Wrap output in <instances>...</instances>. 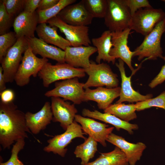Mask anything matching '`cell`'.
Masks as SVG:
<instances>
[{"instance_id": "5b68a950", "label": "cell", "mask_w": 165, "mask_h": 165, "mask_svg": "<svg viewBox=\"0 0 165 165\" xmlns=\"http://www.w3.org/2000/svg\"><path fill=\"white\" fill-rule=\"evenodd\" d=\"M88 78L84 83V88L91 87L114 88L118 86L119 81L117 75L112 71L110 67L104 63L96 64L91 61L89 66L84 69Z\"/></svg>"}, {"instance_id": "d4e9b609", "label": "cell", "mask_w": 165, "mask_h": 165, "mask_svg": "<svg viewBox=\"0 0 165 165\" xmlns=\"http://www.w3.org/2000/svg\"><path fill=\"white\" fill-rule=\"evenodd\" d=\"M112 32L109 30L104 31L101 36L97 38H93L92 42L97 50V56L96 61L97 64L101 63V60L115 63L116 59L110 55L111 49L113 46L111 41Z\"/></svg>"}, {"instance_id": "1f68e13d", "label": "cell", "mask_w": 165, "mask_h": 165, "mask_svg": "<svg viewBox=\"0 0 165 165\" xmlns=\"http://www.w3.org/2000/svg\"><path fill=\"white\" fill-rule=\"evenodd\" d=\"M17 38L15 32H8L0 36V61L9 50L16 42Z\"/></svg>"}, {"instance_id": "9a60e30c", "label": "cell", "mask_w": 165, "mask_h": 165, "mask_svg": "<svg viewBox=\"0 0 165 165\" xmlns=\"http://www.w3.org/2000/svg\"><path fill=\"white\" fill-rule=\"evenodd\" d=\"M74 120L80 124L82 130L86 134L93 138L103 146L106 147V141L114 127H108L105 123L98 122L93 119L76 114Z\"/></svg>"}, {"instance_id": "d6a6232c", "label": "cell", "mask_w": 165, "mask_h": 165, "mask_svg": "<svg viewBox=\"0 0 165 165\" xmlns=\"http://www.w3.org/2000/svg\"><path fill=\"white\" fill-rule=\"evenodd\" d=\"M25 0H3L2 1L8 13L12 18L24 8Z\"/></svg>"}, {"instance_id": "8992f818", "label": "cell", "mask_w": 165, "mask_h": 165, "mask_svg": "<svg viewBox=\"0 0 165 165\" xmlns=\"http://www.w3.org/2000/svg\"><path fill=\"white\" fill-rule=\"evenodd\" d=\"M165 18V13L161 9L141 8L132 16L129 28L145 37Z\"/></svg>"}, {"instance_id": "2e32d148", "label": "cell", "mask_w": 165, "mask_h": 165, "mask_svg": "<svg viewBox=\"0 0 165 165\" xmlns=\"http://www.w3.org/2000/svg\"><path fill=\"white\" fill-rule=\"evenodd\" d=\"M124 64V61L120 59H118V63H116V66L120 72L121 79L119 98L116 103H121L125 101L138 102L152 98V94L143 95L133 88L131 81L132 75L129 77L126 76Z\"/></svg>"}, {"instance_id": "d6986e66", "label": "cell", "mask_w": 165, "mask_h": 165, "mask_svg": "<svg viewBox=\"0 0 165 165\" xmlns=\"http://www.w3.org/2000/svg\"><path fill=\"white\" fill-rule=\"evenodd\" d=\"M64 51L65 63L75 68L85 69L90 64V56L97 52V50L94 46H69Z\"/></svg>"}, {"instance_id": "44dd1931", "label": "cell", "mask_w": 165, "mask_h": 165, "mask_svg": "<svg viewBox=\"0 0 165 165\" xmlns=\"http://www.w3.org/2000/svg\"><path fill=\"white\" fill-rule=\"evenodd\" d=\"M25 118L27 126L31 133L38 134L52 121L53 115L50 103L46 102L42 108L35 113L27 112Z\"/></svg>"}, {"instance_id": "d590c367", "label": "cell", "mask_w": 165, "mask_h": 165, "mask_svg": "<svg viewBox=\"0 0 165 165\" xmlns=\"http://www.w3.org/2000/svg\"><path fill=\"white\" fill-rule=\"evenodd\" d=\"M128 8L132 16L139 9L152 7L148 0H123Z\"/></svg>"}, {"instance_id": "b9f144b4", "label": "cell", "mask_w": 165, "mask_h": 165, "mask_svg": "<svg viewBox=\"0 0 165 165\" xmlns=\"http://www.w3.org/2000/svg\"><path fill=\"white\" fill-rule=\"evenodd\" d=\"M16 165H24L22 162L18 158L17 159L16 163Z\"/></svg>"}, {"instance_id": "ba28073f", "label": "cell", "mask_w": 165, "mask_h": 165, "mask_svg": "<svg viewBox=\"0 0 165 165\" xmlns=\"http://www.w3.org/2000/svg\"><path fill=\"white\" fill-rule=\"evenodd\" d=\"M48 61L47 58L36 57L28 45L15 76L14 81L16 84L20 87L27 85L29 82L30 77H36Z\"/></svg>"}, {"instance_id": "7c38bea8", "label": "cell", "mask_w": 165, "mask_h": 165, "mask_svg": "<svg viewBox=\"0 0 165 165\" xmlns=\"http://www.w3.org/2000/svg\"><path fill=\"white\" fill-rule=\"evenodd\" d=\"M64 22L74 26H87L94 18L86 9L83 0L69 5L57 16Z\"/></svg>"}, {"instance_id": "8fae6325", "label": "cell", "mask_w": 165, "mask_h": 165, "mask_svg": "<svg viewBox=\"0 0 165 165\" xmlns=\"http://www.w3.org/2000/svg\"><path fill=\"white\" fill-rule=\"evenodd\" d=\"M51 26H55L63 33L71 46L77 47L88 46L91 44L89 35V28L87 26H74L63 21L57 16L46 22Z\"/></svg>"}, {"instance_id": "277c9868", "label": "cell", "mask_w": 165, "mask_h": 165, "mask_svg": "<svg viewBox=\"0 0 165 165\" xmlns=\"http://www.w3.org/2000/svg\"><path fill=\"white\" fill-rule=\"evenodd\" d=\"M86 74L84 69L75 68L66 63L52 65L48 62L43 66L38 75L42 80L44 87L46 88L58 81L75 77L82 78Z\"/></svg>"}, {"instance_id": "5bb4252c", "label": "cell", "mask_w": 165, "mask_h": 165, "mask_svg": "<svg viewBox=\"0 0 165 165\" xmlns=\"http://www.w3.org/2000/svg\"><path fill=\"white\" fill-rule=\"evenodd\" d=\"M51 101L52 121L59 122L61 126L65 130L73 123L78 111L74 104L66 101L60 97H52Z\"/></svg>"}, {"instance_id": "9c48e42d", "label": "cell", "mask_w": 165, "mask_h": 165, "mask_svg": "<svg viewBox=\"0 0 165 165\" xmlns=\"http://www.w3.org/2000/svg\"><path fill=\"white\" fill-rule=\"evenodd\" d=\"M84 83L80 82L77 77L56 82L55 87L44 94L47 97H62L65 101L69 100L74 104L79 105L83 102L85 93Z\"/></svg>"}, {"instance_id": "7402d4cb", "label": "cell", "mask_w": 165, "mask_h": 165, "mask_svg": "<svg viewBox=\"0 0 165 165\" xmlns=\"http://www.w3.org/2000/svg\"><path fill=\"white\" fill-rule=\"evenodd\" d=\"M27 39L29 45L35 55H39L42 58L51 59L58 63H65L64 50L49 45L35 37Z\"/></svg>"}, {"instance_id": "ac0fdd59", "label": "cell", "mask_w": 165, "mask_h": 165, "mask_svg": "<svg viewBox=\"0 0 165 165\" xmlns=\"http://www.w3.org/2000/svg\"><path fill=\"white\" fill-rule=\"evenodd\" d=\"M85 89L83 102L94 101L97 103L99 109L104 110L116 98L119 97L121 87L109 88L98 87L94 89L89 88Z\"/></svg>"}, {"instance_id": "8d00e7d4", "label": "cell", "mask_w": 165, "mask_h": 165, "mask_svg": "<svg viewBox=\"0 0 165 165\" xmlns=\"http://www.w3.org/2000/svg\"><path fill=\"white\" fill-rule=\"evenodd\" d=\"M163 59L165 62V56H164ZM165 81V63L161 68L158 74L151 81L148 85V86L151 88L156 87L158 85L160 84Z\"/></svg>"}, {"instance_id": "484cf974", "label": "cell", "mask_w": 165, "mask_h": 165, "mask_svg": "<svg viewBox=\"0 0 165 165\" xmlns=\"http://www.w3.org/2000/svg\"><path fill=\"white\" fill-rule=\"evenodd\" d=\"M85 165H129L125 154L118 147L112 151L101 153L94 161Z\"/></svg>"}, {"instance_id": "ab89813d", "label": "cell", "mask_w": 165, "mask_h": 165, "mask_svg": "<svg viewBox=\"0 0 165 165\" xmlns=\"http://www.w3.org/2000/svg\"><path fill=\"white\" fill-rule=\"evenodd\" d=\"M59 0H41L37 11L47 9L57 4Z\"/></svg>"}, {"instance_id": "3957f363", "label": "cell", "mask_w": 165, "mask_h": 165, "mask_svg": "<svg viewBox=\"0 0 165 165\" xmlns=\"http://www.w3.org/2000/svg\"><path fill=\"white\" fill-rule=\"evenodd\" d=\"M108 7L104 24L112 32L129 28L132 15L123 0H107Z\"/></svg>"}, {"instance_id": "4316f807", "label": "cell", "mask_w": 165, "mask_h": 165, "mask_svg": "<svg viewBox=\"0 0 165 165\" xmlns=\"http://www.w3.org/2000/svg\"><path fill=\"white\" fill-rule=\"evenodd\" d=\"M135 104H125L124 103H116L111 105L104 110L105 113L113 115L122 120L127 122L136 119Z\"/></svg>"}, {"instance_id": "74e56055", "label": "cell", "mask_w": 165, "mask_h": 165, "mask_svg": "<svg viewBox=\"0 0 165 165\" xmlns=\"http://www.w3.org/2000/svg\"><path fill=\"white\" fill-rule=\"evenodd\" d=\"M41 0H25L24 10L33 13L38 8Z\"/></svg>"}, {"instance_id": "7bdbcfd3", "label": "cell", "mask_w": 165, "mask_h": 165, "mask_svg": "<svg viewBox=\"0 0 165 165\" xmlns=\"http://www.w3.org/2000/svg\"><path fill=\"white\" fill-rule=\"evenodd\" d=\"M162 1H163L164 2H165V0H162Z\"/></svg>"}, {"instance_id": "ffe728a7", "label": "cell", "mask_w": 165, "mask_h": 165, "mask_svg": "<svg viewBox=\"0 0 165 165\" xmlns=\"http://www.w3.org/2000/svg\"><path fill=\"white\" fill-rule=\"evenodd\" d=\"M38 24V16L36 11L31 13L21 12L15 18L13 26L17 38L24 37L27 38L35 37Z\"/></svg>"}, {"instance_id": "603a6c76", "label": "cell", "mask_w": 165, "mask_h": 165, "mask_svg": "<svg viewBox=\"0 0 165 165\" xmlns=\"http://www.w3.org/2000/svg\"><path fill=\"white\" fill-rule=\"evenodd\" d=\"M82 113L84 117L92 118L109 123L113 126L117 130H119L122 129L127 131L130 134H133V130H137L139 128L137 124L130 123L113 115L107 113H101L97 110L91 111L84 108Z\"/></svg>"}, {"instance_id": "f546056e", "label": "cell", "mask_w": 165, "mask_h": 165, "mask_svg": "<svg viewBox=\"0 0 165 165\" xmlns=\"http://www.w3.org/2000/svg\"><path fill=\"white\" fill-rule=\"evenodd\" d=\"M85 6L93 18H104L108 7L107 0H83Z\"/></svg>"}, {"instance_id": "f35d334b", "label": "cell", "mask_w": 165, "mask_h": 165, "mask_svg": "<svg viewBox=\"0 0 165 165\" xmlns=\"http://www.w3.org/2000/svg\"><path fill=\"white\" fill-rule=\"evenodd\" d=\"M1 101L8 103L13 101L14 98L13 91L11 89H6L0 93Z\"/></svg>"}, {"instance_id": "6da1fadb", "label": "cell", "mask_w": 165, "mask_h": 165, "mask_svg": "<svg viewBox=\"0 0 165 165\" xmlns=\"http://www.w3.org/2000/svg\"><path fill=\"white\" fill-rule=\"evenodd\" d=\"M31 133L27 127L25 114L13 101L0 102V144L3 149L9 148L18 140L28 138Z\"/></svg>"}, {"instance_id": "cb8c5ba5", "label": "cell", "mask_w": 165, "mask_h": 165, "mask_svg": "<svg viewBox=\"0 0 165 165\" xmlns=\"http://www.w3.org/2000/svg\"><path fill=\"white\" fill-rule=\"evenodd\" d=\"M57 28L55 26L47 25L46 23H42L38 24L36 32L40 39L64 50L67 47L71 46L68 40L58 34Z\"/></svg>"}, {"instance_id": "4fadbf2b", "label": "cell", "mask_w": 165, "mask_h": 165, "mask_svg": "<svg viewBox=\"0 0 165 165\" xmlns=\"http://www.w3.org/2000/svg\"><path fill=\"white\" fill-rule=\"evenodd\" d=\"M131 30L129 28L121 31L112 32L111 41L113 46L109 54L116 59H121L132 72H134L135 71L131 61L134 52L130 50L127 45L128 39Z\"/></svg>"}, {"instance_id": "30bf717a", "label": "cell", "mask_w": 165, "mask_h": 165, "mask_svg": "<svg viewBox=\"0 0 165 165\" xmlns=\"http://www.w3.org/2000/svg\"><path fill=\"white\" fill-rule=\"evenodd\" d=\"M86 134L82 130L81 126L75 120L63 133L55 135L47 140V145L43 148L47 152H52L64 157L67 152L66 147L74 138H80L86 139L84 135Z\"/></svg>"}, {"instance_id": "836d02e7", "label": "cell", "mask_w": 165, "mask_h": 165, "mask_svg": "<svg viewBox=\"0 0 165 165\" xmlns=\"http://www.w3.org/2000/svg\"><path fill=\"white\" fill-rule=\"evenodd\" d=\"M12 18L10 16L6 10L2 2L0 3V35L8 32L11 24Z\"/></svg>"}, {"instance_id": "e575fe53", "label": "cell", "mask_w": 165, "mask_h": 165, "mask_svg": "<svg viewBox=\"0 0 165 165\" xmlns=\"http://www.w3.org/2000/svg\"><path fill=\"white\" fill-rule=\"evenodd\" d=\"M24 139H21L16 141L13 145L11 151V155L9 159L6 162L0 163V165H16L18 154L24 146Z\"/></svg>"}, {"instance_id": "52a82bcc", "label": "cell", "mask_w": 165, "mask_h": 165, "mask_svg": "<svg viewBox=\"0 0 165 165\" xmlns=\"http://www.w3.org/2000/svg\"><path fill=\"white\" fill-rule=\"evenodd\" d=\"M28 47L26 38H18L15 44L9 50L0 61L6 83H12L14 81L15 75L23 59L22 55Z\"/></svg>"}, {"instance_id": "60d3db41", "label": "cell", "mask_w": 165, "mask_h": 165, "mask_svg": "<svg viewBox=\"0 0 165 165\" xmlns=\"http://www.w3.org/2000/svg\"><path fill=\"white\" fill-rule=\"evenodd\" d=\"M6 81L3 74V69L0 67V93L6 90Z\"/></svg>"}, {"instance_id": "83f0119b", "label": "cell", "mask_w": 165, "mask_h": 165, "mask_svg": "<svg viewBox=\"0 0 165 165\" xmlns=\"http://www.w3.org/2000/svg\"><path fill=\"white\" fill-rule=\"evenodd\" d=\"M84 143L76 146L74 154L76 158L81 160V165H85L92 159L97 151V142L89 136Z\"/></svg>"}, {"instance_id": "7a4b0ae2", "label": "cell", "mask_w": 165, "mask_h": 165, "mask_svg": "<svg viewBox=\"0 0 165 165\" xmlns=\"http://www.w3.org/2000/svg\"><path fill=\"white\" fill-rule=\"evenodd\" d=\"M165 32V18L159 22L152 31L145 37L141 43L135 49L134 57L137 56L140 61L145 59L156 60L163 58V51L161 45L163 34Z\"/></svg>"}, {"instance_id": "4dcf8cb0", "label": "cell", "mask_w": 165, "mask_h": 165, "mask_svg": "<svg viewBox=\"0 0 165 165\" xmlns=\"http://www.w3.org/2000/svg\"><path fill=\"white\" fill-rule=\"evenodd\" d=\"M136 111H140L152 107L163 108L165 110V91L154 98L137 102Z\"/></svg>"}, {"instance_id": "e0dca14e", "label": "cell", "mask_w": 165, "mask_h": 165, "mask_svg": "<svg viewBox=\"0 0 165 165\" xmlns=\"http://www.w3.org/2000/svg\"><path fill=\"white\" fill-rule=\"evenodd\" d=\"M106 141L118 147L124 153L129 165H136L147 147L143 142L131 143L122 137L113 133L109 135Z\"/></svg>"}, {"instance_id": "f1b7e54d", "label": "cell", "mask_w": 165, "mask_h": 165, "mask_svg": "<svg viewBox=\"0 0 165 165\" xmlns=\"http://www.w3.org/2000/svg\"><path fill=\"white\" fill-rule=\"evenodd\" d=\"M76 1V0H59L57 4L47 9L36 11L38 16V24L46 23L50 19L57 16L65 7Z\"/></svg>"}]
</instances>
